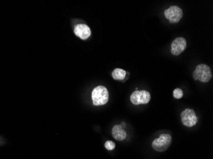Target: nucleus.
I'll list each match as a JSON object with an SVG mask.
<instances>
[{
    "mask_svg": "<svg viewBox=\"0 0 213 159\" xmlns=\"http://www.w3.org/2000/svg\"><path fill=\"white\" fill-rule=\"evenodd\" d=\"M121 127H123V129H125V127H126V124L125 123V122H123H123H122V123H121Z\"/></svg>",
    "mask_w": 213,
    "mask_h": 159,
    "instance_id": "ddd939ff",
    "label": "nucleus"
},
{
    "mask_svg": "<svg viewBox=\"0 0 213 159\" xmlns=\"http://www.w3.org/2000/svg\"><path fill=\"white\" fill-rule=\"evenodd\" d=\"M108 92L107 89L102 85L95 87L91 92V99L94 106H102L108 101Z\"/></svg>",
    "mask_w": 213,
    "mask_h": 159,
    "instance_id": "f257e3e1",
    "label": "nucleus"
},
{
    "mask_svg": "<svg viewBox=\"0 0 213 159\" xmlns=\"http://www.w3.org/2000/svg\"><path fill=\"white\" fill-rule=\"evenodd\" d=\"M172 143V136L169 134H162L152 143V147L158 152H165Z\"/></svg>",
    "mask_w": 213,
    "mask_h": 159,
    "instance_id": "7ed1b4c3",
    "label": "nucleus"
},
{
    "mask_svg": "<svg viewBox=\"0 0 213 159\" xmlns=\"http://www.w3.org/2000/svg\"><path fill=\"white\" fill-rule=\"evenodd\" d=\"M105 147L108 150H112L116 147V144L114 142L112 141H107L105 143Z\"/></svg>",
    "mask_w": 213,
    "mask_h": 159,
    "instance_id": "f8f14e48",
    "label": "nucleus"
},
{
    "mask_svg": "<svg viewBox=\"0 0 213 159\" xmlns=\"http://www.w3.org/2000/svg\"><path fill=\"white\" fill-rule=\"evenodd\" d=\"M112 134L114 138L117 141H123L126 138V132L121 125H116L113 127Z\"/></svg>",
    "mask_w": 213,
    "mask_h": 159,
    "instance_id": "1a4fd4ad",
    "label": "nucleus"
},
{
    "mask_svg": "<svg viewBox=\"0 0 213 159\" xmlns=\"http://www.w3.org/2000/svg\"><path fill=\"white\" fill-rule=\"evenodd\" d=\"M164 15L170 23H178L183 17V12L182 9L178 6H172L166 9L164 12Z\"/></svg>",
    "mask_w": 213,
    "mask_h": 159,
    "instance_id": "39448f33",
    "label": "nucleus"
},
{
    "mask_svg": "<svg viewBox=\"0 0 213 159\" xmlns=\"http://www.w3.org/2000/svg\"><path fill=\"white\" fill-rule=\"evenodd\" d=\"M193 77L195 80H199L203 83L208 82L212 77L211 68L205 64H198L193 71Z\"/></svg>",
    "mask_w": 213,
    "mask_h": 159,
    "instance_id": "f03ea898",
    "label": "nucleus"
},
{
    "mask_svg": "<svg viewBox=\"0 0 213 159\" xmlns=\"http://www.w3.org/2000/svg\"><path fill=\"white\" fill-rule=\"evenodd\" d=\"M126 75V72L121 68H116L112 73V78L116 80H123L125 78Z\"/></svg>",
    "mask_w": 213,
    "mask_h": 159,
    "instance_id": "9d476101",
    "label": "nucleus"
},
{
    "mask_svg": "<svg viewBox=\"0 0 213 159\" xmlns=\"http://www.w3.org/2000/svg\"><path fill=\"white\" fill-rule=\"evenodd\" d=\"M173 96L177 99L182 98L183 96V91L181 89L177 88L173 91Z\"/></svg>",
    "mask_w": 213,
    "mask_h": 159,
    "instance_id": "9b49d317",
    "label": "nucleus"
},
{
    "mask_svg": "<svg viewBox=\"0 0 213 159\" xmlns=\"http://www.w3.org/2000/svg\"><path fill=\"white\" fill-rule=\"evenodd\" d=\"M186 48V41L183 37L175 38L171 44V53L174 56H179Z\"/></svg>",
    "mask_w": 213,
    "mask_h": 159,
    "instance_id": "0eeeda50",
    "label": "nucleus"
},
{
    "mask_svg": "<svg viewBox=\"0 0 213 159\" xmlns=\"http://www.w3.org/2000/svg\"><path fill=\"white\" fill-rule=\"evenodd\" d=\"M74 33L81 40L88 39L91 36V29L89 27L84 24H79L75 26Z\"/></svg>",
    "mask_w": 213,
    "mask_h": 159,
    "instance_id": "6e6552de",
    "label": "nucleus"
},
{
    "mask_svg": "<svg viewBox=\"0 0 213 159\" xmlns=\"http://www.w3.org/2000/svg\"><path fill=\"white\" fill-rule=\"evenodd\" d=\"M181 120L184 125L188 127H192L195 125L198 122V117L196 113L192 109L187 108L181 113Z\"/></svg>",
    "mask_w": 213,
    "mask_h": 159,
    "instance_id": "423d86ee",
    "label": "nucleus"
},
{
    "mask_svg": "<svg viewBox=\"0 0 213 159\" xmlns=\"http://www.w3.org/2000/svg\"><path fill=\"white\" fill-rule=\"evenodd\" d=\"M151 100V95L146 90H135L130 95V101L134 105L146 104Z\"/></svg>",
    "mask_w": 213,
    "mask_h": 159,
    "instance_id": "20e7f679",
    "label": "nucleus"
}]
</instances>
